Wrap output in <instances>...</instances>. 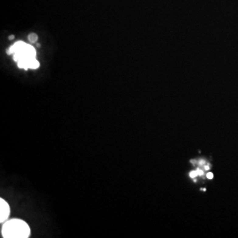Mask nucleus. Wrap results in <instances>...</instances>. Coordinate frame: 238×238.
<instances>
[{
	"instance_id": "obj_1",
	"label": "nucleus",
	"mask_w": 238,
	"mask_h": 238,
	"mask_svg": "<svg viewBox=\"0 0 238 238\" xmlns=\"http://www.w3.org/2000/svg\"><path fill=\"white\" fill-rule=\"evenodd\" d=\"M1 233L5 238H26L30 236V228L24 220L12 219L4 222Z\"/></svg>"
},
{
	"instance_id": "obj_2",
	"label": "nucleus",
	"mask_w": 238,
	"mask_h": 238,
	"mask_svg": "<svg viewBox=\"0 0 238 238\" xmlns=\"http://www.w3.org/2000/svg\"><path fill=\"white\" fill-rule=\"evenodd\" d=\"M10 215V206L5 200L0 198V222L4 223L8 220Z\"/></svg>"
},
{
	"instance_id": "obj_3",
	"label": "nucleus",
	"mask_w": 238,
	"mask_h": 238,
	"mask_svg": "<svg viewBox=\"0 0 238 238\" xmlns=\"http://www.w3.org/2000/svg\"><path fill=\"white\" fill-rule=\"evenodd\" d=\"M28 40L31 43H35L38 40V36L35 35V34H30L29 36H28Z\"/></svg>"
},
{
	"instance_id": "obj_4",
	"label": "nucleus",
	"mask_w": 238,
	"mask_h": 238,
	"mask_svg": "<svg viewBox=\"0 0 238 238\" xmlns=\"http://www.w3.org/2000/svg\"><path fill=\"white\" fill-rule=\"evenodd\" d=\"M198 176V173H197V170L195 171V170H192V171H191L190 172V176L191 177V178H196V176Z\"/></svg>"
},
{
	"instance_id": "obj_5",
	"label": "nucleus",
	"mask_w": 238,
	"mask_h": 238,
	"mask_svg": "<svg viewBox=\"0 0 238 238\" xmlns=\"http://www.w3.org/2000/svg\"><path fill=\"white\" fill-rule=\"evenodd\" d=\"M197 173H198V176H203V175H204V171H203L202 169H200V168H198V169H197Z\"/></svg>"
},
{
	"instance_id": "obj_6",
	"label": "nucleus",
	"mask_w": 238,
	"mask_h": 238,
	"mask_svg": "<svg viewBox=\"0 0 238 238\" xmlns=\"http://www.w3.org/2000/svg\"><path fill=\"white\" fill-rule=\"evenodd\" d=\"M206 177H207L208 179H212V178H213V174L211 173V172H208L207 175H206Z\"/></svg>"
},
{
	"instance_id": "obj_7",
	"label": "nucleus",
	"mask_w": 238,
	"mask_h": 238,
	"mask_svg": "<svg viewBox=\"0 0 238 238\" xmlns=\"http://www.w3.org/2000/svg\"><path fill=\"white\" fill-rule=\"evenodd\" d=\"M198 165H200V166H203V165H205V160H199V162H198Z\"/></svg>"
},
{
	"instance_id": "obj_8",
	"label": "nucleus",
	"mask_w": 238,
	"mask_h": 238,
	"mask_svg": "<svg viewBox=\"0 0 238 238\" xmlns=\"http://www.w3.org/2000/svg\"><path fill=\"white\" fill-rule=\"evenodd\" d=\"M204 168H205V170H209V169H210V166H208V165H205Z\"/></svg>"
},
{
	"instance_id": "obj_9",
	"label": "nucleus",
	"mask_w": 238,
	"mask_h": 238,
	"mask_svg": "<svg viewBox=\"0 0 238 238\" xmlns=\"http://www.w3.org/2000/svg\"><path fill=\"white\" fill-rule=\"evenodd\" d=\"M13 38H14V36H13V35H12V36H10V37H9V39H10V40H11V39H13Z\"/></svg>"
},
{
	"instance_id": "obj_10",
	"label": "nucleus",
	"mask_w": 238,
	"mask_h": 238,
	"mask_svg": "<svg viewBox=\"0 0 238 238\" xmlns=\"http://www.w3.org/2000/svg\"><path fill=\"white\" fill-rule=\"evenodd\" d=\"M191 161L192 163H196V160H191Z\"/></svg>"
}]
</instances>
